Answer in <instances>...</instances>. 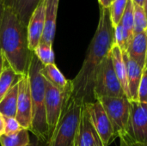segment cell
<instances>
[{"instance_id":"obj_1","label":"cell","mask_w":147,"mask_h":146,"mask_svg":"<svg viewBox=\"0 0 147 146\" xmlns=\"http://www.w3.org/2000/svg\"><path fill=\"white\" fill-rule=\"evenodd\" d=\"M115 43V28L109 8L100 6V17L96 33L89 45L82 67L71 80L72 96L84 105L96 101L94 83L96 71L109 54Z\"/></svg>"},{"instance_id":"obj_2","label":"cell","mask_w":147,"mask_h":146,"mask_svg":"<svg viewBox=\"0 0 147 146\" xmlns=\"http://www.w3.org/2000/svg\"><path fill=\"white\" fill-rule=\"evenodd\" d=\"M0 51L18 75L28 74L33 52L28 48V28L9 6L0 27Z\"/></svg>"},{"instance_id":"obj_3","label":"cell","mask_w":147,"mask_h":146,"mask_svg":"<svg viewBox=\"0 0 147 146\" xmlns=\"http://www.w3.org/2000/svg\"><path fill=\"white\" fill-rule=\"evenodd\" d=\"M42 66L43 65L33 52L28 71L32 100V124L29 132L46 143L49 136V129L46 118V81L41 74Z\"/></svg>"},{"instance_id":"obj_4","label":"cell","mask_w":147,"mask_h":146,"mask_svg":"<svg viewBox=\"0 0 147 146\" xmlns=\"http://www.w3.org/2000/svg\"><path fill=\"white\" fill-rule=\"evenodd\" d=\"M84 104L72 95L66 100L59 121L44 146H75Z\"/></svg>"},{"instance_id":"obj_5","label":"cell","mask_w":147,"mask_h":146,"mask_svg":"<svg viewBox=\"0 0 147 146\" xmlns=\"http://www.w3.org/2000/svg\"><path fill=\"white\" fill-rule=\"evenodd\" d=\"M94 96L96 100L100 97L126 96L115 72L109 54L103 59L96 71L94 83Z\"/></svg>"},{"instance_id":"obj_6","label":"cell","mask_w":147,"mask_h":146,"mask_svg":"<svg viewBox=\"0 0 147 146\" xmlns=\"http://www.w3.org/2000/svg\"><path fill=\"white\" fill-rule=\"evenodd\" d=\"M121 139L131 146L147 143V103L130 101V115L126 133Z\"/></svg>"},{"instance_id":"obj_7","label":"cell","mask_w":147,"mask_h":146,"mask_svg":"<svg viewBox=\"0 0 147 146\" xmlns=\"http://www.w3.org/2000/svg\"><path fill=\"white\" fill-rule=\"evenodd\" d=\"M102 105L118 138H123L130 115V101L127 97H100Z\"/></svg>"},{"instance_id":"obj_8","label":"cell","mask_w":147,"mask_h":146,"mask_svg":"<svg viewBox=\"0 0 147 146\" xmlns=\"http://www.w3.org/2000/svg\"><path fill=\"white\" fill-rule=\"evenodd\" d=\"M46 93H45V108L47 123L49 129V134L55 127L64 105L66 100L72 95V84L65 91L62 92L49 83L46 79Z\"/></svg>"},{"instance_id":"obj_9","label":"cell","mask_w":147,"mask_h":146,"mask_svg":"<svg viewBox=\"0 0 147 146\" xmlns=\"http://www.w3.org/2000/svg\"><path fill=\"white\" fill-rule=\"evenodd\" d=\"M90 122L104 146H109L116 138L110 120L98 100L84 104Z\"/></svg>"},{"instance_id":"obj_10","label":"cell","mask_w":147,"mask_h":146,"mask_svg":"<svg viewBox=\"0 0 147 146\" xmlns=\"http://www.w3.org/2000/svg\"><path fill=\"white\" fill-rule=\"evenodd\" d=\"M16 119L22 128L30 131L32 124V100L28 74L22 75L18 82L17 109Z\"/></svg>"},{"instance_id":"obj_11","label":"cell","mask_w":147,"mask_h":146,"mask_svg":"<svg viewBox=\"0 0 147 146\" xmlns=\"http://www.w3.org/2000/svg\"><path fill=\"white\" fill-rule=\"evenodd\" d=\"M45 22V0H41L33 12L28 24V48L31 52L38 46L41 40Z\"/></svg>"},{"instance_id":"obj_12","label":"cell","mask_w":147,"mask_h":146,"mask_svg":"<svg viewBox=\"0 0 147 146\" xmlns=\"http://www.w3.org/2000/svg\"><path fill=\"white\" fill-rule=\"evenodd\" d=\"M59 0H45V22L40 42L53 43L56 32V21Z\"/></svg>"},{"instance_id":"obj_13","label":"cell","mask_w":147,"mask_h":146,"mask_svg":"<svg viewBox=\"0 0 147 146\" xmlns=\"http://www.w3.org/2000/svg\"><path fill=\"white\" fill-rule=\"evenodd\" d=\"M122 55L127 73L128 99L129 101H138V89L140 83L143 68L136 61L132 59L127 52H123Z\"/></svg>"},{"instance_id":"obj_14","label":"cell","mask_w":147,"mask_h":146,"mask_svg":"<svg viewBox=\"0 0 147 146\" xmlns=\"http://www.w3.org/2000/svg\"><path fill=\"white\" fill-rule=\"evenodd\" d=\"M96 133L90 122L88 112L84 105L76 137L75 146H93L96 143Z\"/></svg>"},{"instance_id":"obj_15","label":"cell","mask_w":147,"mask_h":146,"mask_svg":"<svg viewBox=\"0 0 147 146\" xmlns=\"http://www.w3.org/2000/svg\"><path fill=\"white\" fill-rule=\"evenodd\" d=\"M147 51V31L136 34L127 45V53L136 61L142 68L145 66V59Z\"/></svg>"},{"instance_id":"obj_16","label":"cell","mask_w":147,"mask_h":146,"mask_svg":"<svg viewBox=\"0 0 147 146\" xmlns=\"http://www.w3.org/2000/svg\"><path fill=\"white\" fill-rule=\"evenodd\" d=\"M109 55L112 59L113 67L116 77L126 94V96L128 98V83H127V67L125 61L123 59V55L121 48L114 43L111 47Z\"/></svg>"},{"instance_id":"obj_17","label":"cell","mask_w":147,"mask_h":146,"mask_svg":"<svg viewBox=\"0 0 147 146\" xmlns=\"http://www.w3.org/2000/svg\"><path fill=\"white\" fill-rule=\"evenodd\" d=\"M41 0H4L5 6L13 9L18 18L28 27L29 19Z\"/></svg>"},{"instance_id":"obj_18","label":"cell","mask_w":147,"mask_h":146,"mask_svg":"<svg viewBox=\"0 0 147 146\" xmlns=\"http://www.w3.org/2000/svg\"><path fill=\"white\" fill-rule=\"evenodd\" d=\"M41 74L49 83L62 92L67 90L72 84L71 80H67L55 64L43 65Z\"/></svg>"},{"instance_id":"obj_19","label":"cell","mask_w":147,"mask_h":146,"mask_svg":"<svg viewBox=\"0 0 147 146\" xmlns=\"http://www.w3.org/2000/svg\"><path fill=\"white\" fill-rule=\"evenodd\" d=\"M20 80V79H19ZM10 88L6 95L0 101V114L4 117L16 118L17 109V96H18V82Z\"/></svg>"},{"instance_id":"obj_20","label":"cell","mask_w":147,"mask_h":146,"mask_svg":"<svg viewBox=\"0 0 147 146\" xmlns=\"http://www.w3.org/2000/svg\"><path fill=\"white\" fill-rule=\"evenodd\" d=\"M22 75H18L5 60L3 72L0 76V101Z\"/></svg>"},{"instance_id":"obj_21","label":"cell","mask_w":147,"mask_h":146,"mask_svg":"<svg viewBox=\"0 0 147 146\" xmlns=\"http://www.w3.org/2000/svg\"><path fill=\"white\" fill-rule=\"evenodd\" d=\"M122 26L125 41L127 48V45L134 37V2L132 0H127V3L123 14V16L120 22Z\"/></svg>"},{"instance_id":"obj_22","label":"cell","mask_w":147,"mask_h":146,"mask_svg":"<svg viewBox=\"0 0 147 146\" xmlns=\"http://www.w3.org/2000/svg\"><path fill=\"white\" fill-rule=\"evenodd\" d=\"M28 130L22 129L12 134H3L0 136L1 146H28L30 143Z\"/></svg>"},{"instance_id":"obj_23","label":"cell","mask_w":147,"mask_h":146,"mask_svg":"<svg viewBox=\"0 0 147 146\" xmlns=\"http://www.w3.org/2000/svg\"><path fill=\"white\" fill-rule=\"evenodd\" d=\"M34 53L43 65L55 64L54 52L53 50V45L40 42L38 46L34 49Z\"/></svg>"},{"instance_id":"obj_24","label":"cell","mask_w":147,"mask_h":146,"mask_svg":"<svg viewBox=\"0 0 147 146\" xmlns=\"http://www.w3.org/2000/svg\"><path fill=\"white\" fill-rule=\"evenodd\" d=\"M147 31V18L144 8L134 3V34Z\"/></svg>"},{"instance_id":"obj_25","label":"cell","mask_w":147,"mask_h":146,"mask_svg":"<svg viewBox=\"0 0 147 146\" xmlns=\"http://www.w3.org/2000/svg\"><path fill=\"white\" fill-rule=\"evenodd\" d=\"M127 3V0H113L110 7L109 8L110 13V19L114 28L121 22Z\"/></svg>"},{"instance_id":"obj_26","label":"cell","mask_w":147,"mask_h":146,"mask_svg":"<svg viewBox=\"0 0 147 146\" xmlns=\"http://www.w3.org/2000/svg\"><path fill=\"white\" fill-rule=\"evenodd\" d=\"M138 101L147 103V68L144 67L138 89Z\"/></svg>"},{"instance_id":"obj_27","label":"cell","mask_w":147,"mask_h":146,"mask_svg":"<svg viewBox=\"0 0 147 146\" xmlns=\"http://www.w3.org/2000/svg\"><path fill=\"white\" fill-rule=\"evenodd\" d=\"M22 129L23 128L16 118L4 117V134H12L21 131Z\"/></svg>"},{"instance_id":"obj_28","label":"cell","mask_w":147,"mask_h":146,"mask_svg":"<svg viewBox=\"0 0 147 146\" xmlns=\"http://www.w3.org/2000/svg\"><path fill=\"white\" fill-rule=\"evenodd\" d=\"M115 43L121 48V52L127 51V45L125 41V35L121 23L115 27Z\"/></svg>"},{"instance_id":"obj_29","label":"cell","mask_w":147,"mask_h":146,"mask_svg":"<svg viewBox=\"0 0 147 146\" xmlns=\"http://www.w3.org/2000/svg\"><path fill=\"white\" fill-rule=\"evenodd\" d=\"M45 143L42 142L41 140L38 139L36 137L34 136V138L32 139H30V144H29V146H44Z\"/></svg>"},{"instance_id":"obj_30","label":"cell","mask_w":147,"mask_h":146,"mask_svg":"<svg viewBox=\"0 0 147 146\" xmlns=\"http://www.w3.org/2000/svg\"><path fill=\"white\" fill-rule=\"evenodd\" d=\"M5 3L4 0H0V27L3 19V15H4V10H5Z\"/></svg>"},{"instance_id":"obj_31","label":"cell","mask_w":147,"mask_h":146,"mask_svg":"<svg viewBox=\"0 0 147 146\" xmlns=\"http://www.w3.org/2000/svg\"><path fill=\"white\" fill-rule=\"evenodd\" d=\"M100 6L103 7V8H109L113 0H98Z\"/></svg>"},{"instance_id":"obj_32","label":"cell","mask_w":147,"mask_h":146,"mask_svg":"<svg viewBox=\"0 0 147 146\" xmlns=\"http://www.w3.org/2000/svg\"><path fill=\"white\" fill-rule=\"evenodd\" d=\"M4 134V117L0 114V136Z\"/></svg>"},{"instance_id":"obj_33","label":"cell","mask_w":147,"mask_h":146,"mask_svg":"<svg viewBox=\"0 0 147 146\" xmlns=\"http://www.w3.org/2000/svg\"><path fill=\"white\" fill-rule=\"evenodd\" d=\"M4 62H5V59L3 55V53L1 52L0 51V76L3 72V65H4Z\"/></svg>"},{"instance_id":"obj_34","label":"cell","mask_w":147,"mask_h":146,"mask_svg":"<svg viewBox=\"0 0 147 146\" xmlns=\"http://www.w3.org/2000/svg\"><path fill=\"white\" fill-rule=\"evenodd\" d=\"M93 146H104V145L102 144V142L101 141L99 136L97 135V133H96V143H95V145Z\"/></svg>"},{"instance_id":"obj_35","label":"cell","mask_w":147,"mask_h":146,"mask_svg":"<svg viewBox=\"0 0 147 146\" xmlns=\"http://www.w3.org/2000/svg\"><path fill=\"white\" fill-rule=\"evenodd\" d=\"M134 3L140 5V6H142L143 7V4H144V0H132Z\"/></svg>"},{"instance_id":"obj_36","label":"cell","mask_w":147,"mask_h":146,"mask_svg":"<svg viewBox=\"0 0 147 146\" xmlns=\"http://www.w3.org/2000/svg\"><path fill=\"white\" fill-rule=\"evenodd\" d=\"M120 146H131L129 144H127L125 140L120 139Z\"/></svg>"},{"instance_id":"obj_37","label":"cell","mask_w":147,"mask_h":146,"mask_svg":"<svg viewBox=\"0 0 147 146\" xmlns=\"http://www.w3.org/2000/svg\"><path fill=\"white\" fill-rule=\"evenodd\" d=\"M143 8H144V10H145V13H146V18H147V0H144Z\"/></svg>"},{"instance_id":"obj_38","label":"cell","mask_w":147,"mask_h":146,"mask_svg":"<svg viewBox=\"0 0 147 146\" xmlns=\"http://www.w3.org/2000/svg\"><path fill=\"white\" fill-rule=\"evenodd\" d=\"M144 67H146L147 68V51H146V59H145V66Z\"/></svg>"},{"instance_id":"obj_39","label":"cell","mask_w":147,"mask_h":146,"mask_svg":"<svg viewBox=\"0 0 147 146\" xmlns=\"http://www.w3.org/2000/svg\"><path fill=\"white\" fill-rule=\"evenodd\" d=\"M137 146H147V143L146 144H143V145H137Z\"/></svg>"},{"instance_id":"obj_40","label":"cell","mask_w":147,"mask_h":146,"mask_svg":"<svg viewBox=\"0 0 147 146\" xmlns=\"http://www.w3.org/2000/svg\"><path fill=\"white\" fill-rule=\"evenodd\" d=\"M29 144H30V143H29ZM28 146H29V145H28Z\"/></svg>"}]
</instances>
